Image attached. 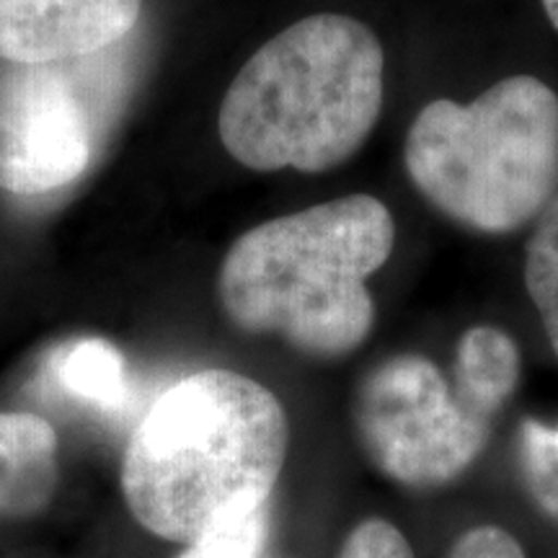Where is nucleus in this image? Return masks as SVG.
I'll return each instance as SVG.
<instances>
[{
    "label": "nucleus",
    "mask_w": 558,
    "mask_h": 558,
    "mask_svg": "<svg viewBox=\"0 0 558 558\" xmlns=\"http://www.w3.org/2000/svg\"><path fill=\"white\" fill-rule=\"evenodd\" d=\"M288 445V414L267 386L233 369H202L173 383L132 432L124 501L153 535L192 543L269 505Z\"/></svg>",
    "instance_id": "nucleus-1"
},
{
    "label": "nucleus",
    "mask_w": 558,
    "mask_h": 558,
    "mask_svg": "<svg viewBox=\"0 0 558 558\" xmlns=\"http://www.w3.org/2000/svg\"><path fill=\"white\" fill-rule=\"evenodd\" d=\"M393 246V215L369 194L267 220L228 248L220 308L246 333H275L316 360L347 357L373 331L367 279L386 267Z\"/></svg>",
    "instance_id": "nucleus-2"
},
{
    "label": "nucleus",
    "mask_w": 558,
    "mask_h": 558,
    "mask_svg": "<svg viewBox=\"0 0 558 558\" xmlns=\"http://www.w3.org/2000/svg\"><path fill=\"white\" fill-rule=\"evenodd\" d=\"M386 54L362 21L316 13L279 32L239 70L220 104L222 148L254 171L324 173L373 135Z\"/></svg>",
    "instance_id": "nucleus-3"
},
{
    "label": "nucleus",
    "mask_w": 558,
    "mask_h": 558,
    "mask_svg": "<svg viewBox=\"0 0 558 558\" xmlns=\"http://www.w3.org/2000/svg\"><path fill=\"white\" fill-rule=\"evenodd\" d=\"M403 166L448 220L512 233L556 197L558 94L535 75H509L471 104L429 101L411 122Z\"/></svg>",
    "instance_id": "nucleus-4"
},
{
    "label": "nucleus",
    "mask_w": 558,
    "mask_h": 558,
    "mask_svg": "<svg viewBox=\"0 0 558 558\" xmlns=\"http://www.w3.org/2000/svg\"><path fill=\"white\" fill-rule=\"evenodd\" d=\"M352 418L369 463L414 488L463 476L484 452L494 424L422 354H396L369 369L354 396Z\"/></svg>",
    "instance_id": "nucleus-5"
},
{
    "label": "nucleus",
    "mask_w": 558,
    "mask_h": 558,
    "mask_svg": "<svg viewBox=\"0 0 558 558\" xmlns=\"http://www.w3.org/2000/svg\"><path fill=\"white\" fill-rule=\"evenodd\" d=\"M94 153V114L65 62L0 70V190L37 197L73 184Z\"/></svg>",
    "instance_id": "nucleus-6"
},
{
    "label": "nucleus",
    "mask_w": 558,
    "mask_h": 558,
    "mask_svg": "<svg viewBox=\"0 0 558 558\" xmlns=\"http://www.w3.org/2000/svg\"><path fill=\"white\" fill-rule=\"evenodd\" d=\"M143 0H0V58L50 65L88 58L128 37Z\"/></svg>",
    "instance_id": "nucleus-7"
},
{
    "label": "nucleus",
    "mask_w": 558,
    "mask_h": 558,
    "mask_svg": "<svg viewBox=\"0 0 558 558\" xmlns=\"http://www.w3.org/2000/svg\"><path fill=\"white\" fill-rule=\"evenodd\" d=\"M58 478L52 424L26 411H0V518L45 512Z\"/></svg>",
    "instance_id": "nucleus-8"
},
{
    "label": "nucleus",
    "mask_w": 558,
    "mask_h": 558,
    "mask_svg": "<svg viewBox=\"0 0 558 558\" xmlns=\"http://www.w3.org/2000/svg\"><path fill=\"white\" fill-rule=\"evenodd\" d=\"M520 347L497 326H471L458 341L452 386L473 407L497 418L520 383Z\"/></svg>",
    "instance_id": "nucleus-9"
},
{
    "label": "nucleus",
    "mask_w": 558,
    "mask_h": 558,
    "mask_svg": "<svg viewBox=\"0 0 558 558\" xmlns=\"http://www.w3.org/2000/svg\"><path fill=\"white\" fill-rule=\"evenodd\" d=\"M54 386L94 409H122L130 399L128 362L104 339H78L60 347L50 360Z\"/></svg>",
    "instance_id": "nucleus-10"
},
{
    "label": "nucleus",
    "mask_w": 558,
    "mask_h": 558,
    "mask_svg": "<svg viewBox=\"0 0 558 558\" xmlns=\"http://www.w3.org/2000/svg\"><path fill=\"white\" fill-rule=\"evenodd\" d=\"M525 288L558 357V194L541 213L527 241Z\"/></svg>",
    "instance_id": "nucleus-11"
},
{
    "label": "nucleus",
    "mask_w": 558,
    "mask_h": 558,
    "mask_svg": "<svg viewBox=\"0 0 558 558\" xmlns=\"http://www.w3.org/2000/svg\"><path fill=\"white\" fill-rule=\"evenodd\" d=\"M518 460L530 499L558 522V424L522 418Z\"/></svg>",
    "instance_id": "nucleus-12"
},
{
    "label": "nucleus",
    "mask_w": 558,
    "mask_h": 558,
    "mask_svg": "<svg viewBox=\"0 0 558 558\" xmlns=\"http://www.w3.org/2000/svg\"><path fill=\"white\" fill-rule=\"evenodd\" d=\"M269 538V505L233 514L186 543L179 558H262Z\"/></svg>",
    "instance_id": "nucleus-13"
},
{
    "label": "nucleus",
    "mask_w": 558,
    "mask_h": 558,
    "mask_svg": "<svg viewBox=\"0 0 558 558\" xmlns=\"http://www.w3.org/2000/svg\"><path fill=\"white\" fill-rule=\"evenodd\" d=\"M339 558H414L409 541L386 520H367L347 535Z\"/></svg>",
    "instance_id": "nucleus-14"
},
{
    "label": "nucleus",
    "mask_w": 558,
    "mask_h": 558,
    "mask_svg": "<svg viewBox=\"0 0 558 558\" xmlns=\"http://www.w3.org/2000/svg\"><path fill=\"white\" fill-rule=\"evenodd\" d=\"M448 558H525V550L507 530L486 525L469 530Z\"/></svg>",
    "instance_id": "nucleus-15"
},
{
    "label": "nucleus",
    "mask_w": 558,
    "mask_h": 558,
    "mask_svg": "<svg viewBox=\"0 0 558 558\" xmlns=\"http://www.w3.org/2000/svg\"><path fill=\"white\" fill-rule=\"evenodd\" d=\"M543 9H546L548 21L554 24V29L558 32V0H543Z\"/></svg>",
    "instance_id": "nucleus-16"
}]
</instances>
